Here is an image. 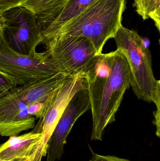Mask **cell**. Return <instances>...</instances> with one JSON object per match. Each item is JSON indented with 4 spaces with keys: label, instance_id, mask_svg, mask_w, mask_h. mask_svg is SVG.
<instances>
[{
    "label": "cell",
    "instance_id": "10",
    "mask_svg": "<svg viewBox=\"0 0 160 161\" xmlns=\"http://www.w3.org/2000/svg\"><path fill=\"white\" fill-rule=\"evenodd\" d=\"M71 77L73 76L57 73L50 77L16 87L14 91L21 100L28 106L48 99Z\"/></svg>",
    "mask_w": 160,
    "mask_h": 161
},
{
    "label": "cell",
    "instance_id": "7",
    "mask_svg": "<svg viewBox=\"0 0 160 161\" xmlns=\"http://www.w3.org/2000/svg\"><path fill=\"white\" fill-rule=\"evenodd\" d=\"M87 87L85 76L76 75L58 89L44 117L38 123L42 128V139L32 152L29 161H41L47 155L48 142L68 103L78 91Z\"/></svg>",
    "mask_w": 160,
    "mask_h": 161
},
{
    "label": "cell",
    "instance_id": "13",
    "mask_svg": "<svg viewBox=\"0 0 160 161\" xmlns=\"http://www.w3.org/2000/svg\"><path fill=\"white\" fill-rule=\"evenodd\" d=\"M97 1L69 0L57 19L41 32L43 39L58 31L65 24L80 15Z\"/></svg>",
    "mask_w": 160,
    "mask_h": 161
},
{
    "label": "cell",
    "instance_id": "8",
    "mask_svg": "<svg viewBox=\"0 0 160 161\" xmlns=\"http://www.w3.org/2000/svg\"><path fill=\"white\" fill-rule=\"evenodd\" d=\"M90 109L87 88L78 91L71 97L56 125L48 143L46 161L59 160L64 152L67 138L79 117Z\"/></svg>",
    "mask_w": 160,
    "mask_h": 161
},
{
    "label": "cell",
    "instance_id": "5",
    "mask_svg": "<svg viewBox=\"0 0 160 161\" xmlns=\"http://www.w3.org/2000/svg\"><path fill=\"white\" fill-rule=\"evenodd\" d=\"M0 71L20 86L57 73L45 51L32 55L17 53L8 46L1 33Z\"/></svg>",
    "mask_w": 160,
    "mask_h": 161
},
{
    "label": "cell",
    "instance_id": "14",
    "mask_svg": "<svg viewBox=\"0 0 160 161\" xmlns=\"http://www.w3.org/2000/svg\"><path fill=\"white\" fill-rule=\"evenodd\" d=\"M133 6L143 19H153L158 30L160 31V0H134Z\"/></svg>",
    "mask_w": 160,
    "mask_h": 161
},
{
    "label": "cell",
    "instance_id": "20",
    "mask_svg": "<svg viewBox=\"0 0 160 161\" xmlns=\"http://www.w3.org/2000/svg\"><path fill=\"white\" fill-rule=\"evenodd\" d=\"M3 25H0V32L3 30Z\"/></svg>",
    "mask_w": 160,
    "mask_h": 161
},
{
    "label": "cell",
    "instance_id": "11",
    "mask_svg": "<svg viewBox=\"0 0 160 161\" xmlns=\"http://www.w3.org/2000/svg\"><path fill=\"white\" fill-rule=\"evenodd\" d=\"M31 132L20 136H11L0 145V159L7 161H28L32 151L42 137V128L37 124Z\"/></svg>",
    "mask_w": 160,
    "mask_h": 161
},
{
    "label": "cell",
    "instance_id": "4",
    "mask_svg": "<svg viewBox=\"0 0 160 161\" xmlns=\"http://www.w3.org/2000/svg\"><path fill=\"white\" fill-rule=\"evenodd\" d=\"M40 44L45 46L56 72L71 76H85L99 54L91 42L83 37L51 36Z\"/></svg>",
    "mask_w": 160,
    "mask_h": 161
},
{
    "label": "cell",
    "instance_id": "12",
    "mask_svg": "<svg viewBox=\"0 0 160 161\" xmlns=\"http://www.w3.org/2000/svg\"><path fill=\"white\" fill-rule=\"evenodd\" d=\"M69 0H27L23 6L34 12L41 32L58 18Z\"/></svg>",
    "mask_w": 160,
    "mask_h": 161
},
{
    "label": "cell",
    "instance_id": "3",
    "mask_svg": "<svg viewBox=\"0 0 160 161\" xmlns=\"http://www.w3.org/2000/svg\"><path fill=\"white\" fill-rule=\"evenodd\" d=\"M117 50L126 57L131 72V87L139 99L160 109V81L155 78L152 56L137 32L121 25L114 37Z\"/></svg>",
    "mask_w": 160,
    "mask_h": 161
},
{
    "label": "cell",
    "instance_id": "6",
    "mask_svg": "<svg viewBox=\"0 0 160 161\" xmlns=\"http://www.w3.org/2000/svg\"><path fill=\"white\" fill-rule=\"evenodd\" d=\"M3 29L0 32L8 46L25 55L37 53L43 41L41 28L33 11L23 6L10 8L1 14Z\"/></svg>",
    "mask_w": 160,
    "mask_h": 161
},
{
    "label": "cell",
    "instance_id": "2",
    "mask_svg": "<svg viewBox=\"0 0 160 161\" xmlns=\"http://www.w3.org/2000/svg\"><path fill=\"white\" fill-rule=\"evenodd\" d=\"M126 5V0H97L45 38L53 36L83 37L91 42L98 53H101L106 42L114 38L122 25Z\"/></svg>",
    "mask_w": 160,
    "mask_h": 161
},
{
    "label": "cell",
    "instance_id": "21",
    "mask_svg": "<svg viewBox=\"0 0 160 161\" xmlns=\"http://www.w3.org/2000/svg\"><path fill=\"white\" fill-rule=\"evenodd\" d=\"M0 161H7L3 160L0 159ZM26 161L22 160H17V161Z\"/></svg>",
    "mask_w": 160,
    "mask_h": 161
},
{
    "label": "cell",
    "instance_id": "16",
    "mask_svg": "<svg viewBox=\"0 0 160 161\" xmlns=\"http://www.w3.org/2000/svg\"><path fill=\"white\" fill-rule=\"evenodd\" d=\"M17 85L9 76L0 71V93L14 90Z\"/></svg>",
    "mask_w": 160,
    "mask_h": 161
},
{
    "label": "cell",
    "instance_id": "18",
    "mask_svg": "<svg viewBox=\"0 0 160 161\" xmlns=\"http://www.w3.org/2000/svg\"><path fill=\"white\" fill-rule=\"evenodd\" d=\"M92 156L91 158L85 161H132L127 159L119 158L115 156L103 155L97 154L91 150Z\"/></svg>",
    "mask_w": 160,
    "mask_h": 161
},
{
    "label": "cell",
    "instance_id": "15",
    "mask_svg": "<svg viewBox=\"0 0 160 161\" xmlns=\"http://www.w3.org/2000/svg\"><path fill=\"white\" fill-rule=\"evenodd\" d=\"M57 92L44 101L35 102L28 105L27 108L29 115L35 117L36 119H40L43 118Z\"/></svg>",
    "mask_w": 160,
    "mask_h": 161
},
{
    "label": "cell",
    "instance_id": "17",
    "mask_svg": "<svg viewBox=\"0 0 160 161\" xmlns=\"http://www.w3.org/2000/svg\"><path fill=\"white\" fill-rule=\"evenodd\" d=\"M27 0H0V15L5 11L22 6Z\"/></svg>",
    "mask_w": 160,
    "mask_h": 161
},
{
    "label": "cell",
    "instance_id": "1",
    "mask_svg": "<svg viewBox=\"0 0 160 161\" xmlns=\"http://www.w3.org/2000/svg\"><path fill=\"white\" fill-rule=\"evenodd\" d=\"M92 112V141H101L107 126L115 121L131 72L124 54L117 50L99 54L85 75Z\"/></svg>",
    "mask_w": 160,
    "mask_h": 161
},
{
    "label": "cell",
    "instance_id": "19",
    "mask_svg": "<svg viewBox=\"0 0 160 161\" xmlns=\"http://www.w3.org/2000/svg\"><path fill=\"white\" fill-rule=\"evenodd\" d=\"M0 25H3V19L1 15H0Z\"/></svg>",
    "mask_w": 160,
    "mask_h": 161
},
{
    "label": "cell",
    "instance_id": "9",
    "mask_svg": "<svg viewBox=\"0 0 160 161\" xmlns=\"http://www.w3.org/2000/svg\"><path fill=\"white\" fill-rule=\"evenodd\" d=\"M36 118L29 115L27 105L21 100L14 90L0 93V135L17 136L33 129Z\"/></svg>",
    "mask_w": 160,
    "mask_h": 161
}]
</instances>
